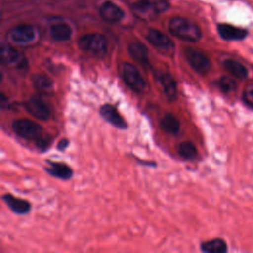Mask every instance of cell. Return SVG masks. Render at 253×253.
<instances>
[{"instance_id":"6da1fadb","label":"cell","mask_w":253,"mask_h":253,"mask_svg":"<svg viewBox=\"0 0 253 253\" xmlns=\"http://www.w3.org/2000/svg\"><path fill=\"white\" fill-rule=\"evenodd\" d=\"M168 29L173 36L187 42H198L202 37L201 28L195 22L183 17L172 18Z\"/></svg>"},{"instance_id":"7a4b0ae2","label":"cell","mask_w":253,"mask_h":253,"mask_svg":"<svg viewBox=\"0 0 253 253\" xmlns=\"http://www.w3.org/2000/svg\"><path fill=\"white\" fill-rule=\"evenodd\" d=\"M78 47L93 55L104 56L108 49V41L102 34H87L78 40Z\"/></svg>"},{"instance_id":"3957f363","label":"cell","mask_w":253,"mask_h":253,"mask_svg":"<svg viewBox=\"0 0 253 253\" xmlns=\"http://www.w3.org/2000/svg\"><path fill=\"white\" fill-rule=\"evenodd\" d=\"M169 8L168 0H135L132 10L135 15L143 19H149L163 13Z\"/></svg>"},{"instance_id":"277c9868","label":"cell","mask_w":253,"mask_h":253,"mask_svg":"<svg viewBox=\"0 0 253 253\" xmlns=\"http://www.w3.org/2000/svg\"><path fill=\"white\" fill-rule=\"evenodd\" d=\"M12 128L17 135L28 140L37 141L45 134L41 125L28 119L15 120L12 123Z\"/></svg>"},{"instance_id":"5b68a950","label":"cell","mask_w":253,"mask_h":253,"mask_svg":"<svg viewBox=\"0 0 253 253\" xmlns=\"http://www.w3.org/2000/svg\"><path fill=\"white\" fill-rule=\"evenodd\" d=\"M7 37L14 43L27 44L36 39L37 31L33 25L19 24L7 32Z\"/></svg>"},{"instance_id":"8992f818","label":"cell","mask_w":253,"mask_h":253,"mask_svg":"<svg viewBox=\"0 0 253 253\" xmlns=\"http://www.w3.org/2000/svg\"><path fill=\"white\" fill-rule=\"evenodd\" d=\"M184 55L190 66L200 74H207L211 67V63L209 57L200 50H197L192 47H186L184 49Z\"/></svg>"},{"instance_id":"52a82bcc","label":"cell","mask_w":253,"mask_h":253,"mask_svg":"<svg viewBox=\"0 0 253 253\" xmlns=\"http://www.w3.org/2000/svg\"><path fill=\"white\" fill-rule=\"evenodd\" d=\"M123 77L127 86L134 92L140 93L145 89V81L140 74L139 70L130 63H124L123 65Z\"/></svg>"},{"instance_id":"ba28073f","label":"cell","mask_w":253,"mask_h":253,"mask_svg":"<svg viewBox=\"0 0 253 253\" xmlns=\"http://www.w3.org/2000/svg\"><path fill=\"white\" fill-rule=\"evenodd\" d=\"M25 108L35 118L45 121L50 117V109L46 103L39 97H31L26 103Z\"/></svg>"},{"instance_id":"9c48e42d","label":"cell","mask_w":253,"mask_h":253,"mask_svg":"<svg viewBox=\"0 0 253 253\" xmlns=\"http://www.w3.org/2000/svg\"><path fill=\"white\" fill-rule=\"evenodd\" d=\"M99 13L102 19L110 24L119 23L125 17V12L123 9L111 1L103 2L100 6Z\"/></svg>"},{"instance_id":"30bf717a","label":"cell","mask_w":253,"mask_h":253,"mask_svg":"<svg viewBox=\"0 0 253 253\" xmlns=\"http://www.w3.org/2000/svg\"><path fill=\"white\" fill-rule=\"evenodd\" d=\"M100 114L108 123L113 125L115 127L120 129L127 128L126 122L124 120V118L120 115V113L114 106L110 104L103 105L100 109Z\"/></svg>"},{"instance_id":"8fae6325","label":"cell","mask_w":253,"mask_h":253,"mask_svg":"<svg viewBox=\"0 0 253 253\" xmlns=\"http://www.w3.org/2000/svg\"><path fill=\"white\" fill-rule=\"evenodd\" d=\"M147 41L155 47L163 50H171L174 48V43L171 39L156 29H149L146 35Z\"/></svg>"},{"instance_id":"7c38bea8","label":"cell","mask_w":253,"mask_h":253,"mask_svg":"<svg viewBox=\"0 0 253 253\" xmlns=\"http://www.w3.org/2000/svg\"><path fill=\"white\" fill-rule=\"evenodd\" d=\"M0 59L3 64L6 65H24L25 57L16 48L9 44L3 43L0 50Z\"/></svg>"},{"instance_id":"4fadbf2b","label":"cell","mask_w":253,"mask_h":253,"mask_svg":"<svg viewBox=\"0 0 253 253\" xmlns=\"http://www.w3.org/2000/svg\"><path fill=\"white\" fill-rule=\"evenodd\" d=\"M217 32L225 41H240L246 38L248 34L245 29L230 24H218Z\"/></svg>"},{"instance_id":"5bb4252c","label":"cell","mask_w":253,"mask_h":253,"mask_svg":"<svg viewBox=\"0 0 253 253\" xmlns=\"http://www.w3.org/2000/svg\"><path fill=\"white\" fill-rule=\"evenodd\" d=\"M2 200L5 202L8 208L17 214H26L31 211V204L26 200L14 197L10 194L3 195Z\"/></svg>"},{"instance_id":"9a60e30c","label":"cell","mask_w":253,"mask_h":253,"mask_svg":"<svg viewBox=\"0 0 253 253\" xmlns=\"http://www.w3.org/2000/svg\"><path fill=\"white\" fill-rule=\"evenodd\" d=\"M128 52L131 55V57L144 66H149V57H148V49L147 47L139 42H133L128 45Z\"/></svg>"},{"instance_id":"2e32d148","label":"cell","mask_w":253,"mask_h":253,"mask_svg":"<svg viewBox=\"0 0 253 253\" xmlns=\"http://www.w3.org/2000/svg\"><path fill=\"white\" fill-rule=\"evenodd\" d=\"M50 36L54 41L64 42L71 38V27L65 22H56L50 26Z\"/></svg>"},{"instance_id":"e0dca14e","label":"cell","mask_w":253,"mask_h":253,"mask_svg":"<svg viewBox=\"0 0 253 253\" xmlns=\"http://www.w3.org/2000/svg\"><path fill=\"white\" fill-rule=\"evenodd\" d=\"M49 167L45 168V171L55 178L61 179V180H69L72 177V169L63 163L58 162H52L48 161Z\"/></svg>"},{"instance_id":"ac0fdd59","label":"cell","mask_w":253,"mask_h":253,"mask_svg":"<svg viewBox=\"0 0 253 253\" xmlns=\"http://www.w3.org/2000/svg\"><path fill=\"white\" fill-rule=\"evenodd\" d=\"M222 66L230 75L237 79H245L248 76L247 68L241 62L235 59L228 58L223 60Z\"/></svg>"},{"instance_id":"d6986e66","label":"cell","mask_w":253,"mask_h":253,"mask_svg":"<svg viewBox=\"0 0 253 253\" xmlns=\"http://www.w3.org/2000/svg\"><path fill=\"white\" fill-rule=\"evenodd\" d=\"M159 81L163 87L165 96L169 101H175L177 98V82L170 73H162Z\"/></svg>"},{"instance_id":"ffe728a7","label":"cell","mask_w":253,"mask_h":253,"mask_svg":"<svg viewBox=\"0 0 253 253\" xmlns=\"http://www.w3.org/2000/svg\"><path fill=\"white\" fill-rule=\"evenodd\" d=\"M160 126L165 132L175 135L180 131L181 125L179 120L174 115L168 113L160 120Z\"/></svg>"},{"instance_id":"44dd1931","label":"cell","mask_w":253,"mask_h":253,"mask_svg":"<svg viewBox=\"0 0 253 253\" xmlns=\"http://www.w3.org/2000/svg\"><path fill=\"white\" fill-rule=\"evenodd\" d=\"M201 250L207 253H224L227 251L226 242L221 238H214L201 244Z\"/></svg>"},{"instance_id":"7402d4cb","label":"cell","mask_w":253,"mask_h":253,"mask_svg":"<svg viewBox=\"0 0 253 253\" xmlns=\"http://www.w3.org/2000/svg\"><path fill=\"white\" fill-rule=\"evenodd\" d=\"M32 82L34 86L42 92H46L50 90L53 86V82L51 79H49L47 76L42 74H35L32 77Z\"/></svg>"},{"instance_id":"603a6c76","label":"cell","mask_w":253,"mask_h":253,"mask_svg":"<svg viewBox=\"0 0 253 253\" xmlns=\"http://www.w3.org/2000/svg\"><path fill=\"white\" fill-rule=\"evenodd\" d=\"M178 153L182 158H184L186 160H190V159H194L197 156L198 151L193 142L184 141V142L180 143L179 148H178Z\"/></svg>"},{"instance_id":"cb8c5ba5","label":"cell","mask_w":253,"mask_h":253,"mask_svg":"<svg viewBox=\"0 0 253 253\" xmlns=\"http://www.w3.org/2000/svg\"><path fill=\"white\" fill-rule=\"evenodd\" d=\"M216 85L223 93H230L236 89V82L228 76L220 77L216 81Z\"/></svg>"},{"instance_id":"d4e9b609","label":"cell","mask_w":253,"mask_h":253,"mask_svg":"<svg viewBox=\"0 0 253 253\" xmlns=\"http://www.w3.org/2000/svg\"><path fill=\"white\" fill-rule=\"evenodd\" d=\"M69 145V141L68 139H61L58 143H57V149L59 151H64Z\"/></svg>"},{"instance_id":"484cf974","label":"cell","mask_w":253,"mask_h":253,"mask_svg":"<svg viewBox=\"0 0 253 253\" xmlns=\"http://www.w3.org/2000/svg\"><path fill=\"white\" fill-rule=\"evenodd\" d=\"M249 94H250V96H251V97H253V90H252V91H250V93H249Z\"/></svg>"}]
</instances>
